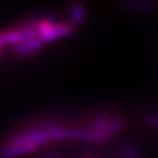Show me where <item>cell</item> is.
Here are the masks:
<instances>
[{
    "label": "cell",
    "instance_id": "7",
    "mask_svg": "<svg viewBox=\"0 0 158 158\" xmlns=\"http://www.w3.org/2000/svg\"><path fill=\"white\" fill-rule=\"evenodd\" d=\"M18 32L20 35V42L35 39L39 36V34H37V22L27 23L24 27L18 29Z\"/></svg>",
    "mask_w": 158,
    "mask_h": 158
},
{
    "label": "cell",
    "instance_id": "5",
    "mask_svg": "<svg viewBox=\"0 0 158 158\" xmlns=\"http://www.w3.org/2000/svg\"><path fill=\"white\" fill-rule=\"evenodd\" d=\"M44 45L42 42V40L39 36L35 39L29 40V41H24V42H20L17 45L12 46V52L15 54L19 55V56H29L31 54H34L39 49H41Z\"/></svg>",
    "mask_w": 158,
    "mask_h": 158
},
{
    "label": "cell",
    "instance_id": "8",
    "mask_svg": "<svg viewBox=\"0 0 158 158\" xmlns=\"http://www.w3.org/2000/svg\"><path fill=\"white\" fill-rule=\"evenodd\" d=\"M20 43V35L18 30H9L0 33V47L11 45L15 46Z\"/></svg>",
    "mask_w": 158,
    "mask_h": 158
},
{
    "label": "cell",
    "instance_id": "3",
    "mask_svg": "<svg viewBox=\"0 0 158 158\" xmlns=\"http://www.w3.org/2000/svg\"><path fill=\"white\" fill-rule=\"evenodd\" d=\"M37 151V146L33 144H7L0 149V158H17L30 155Z\"/></svg>",
    "mask_w": 158,
    "mask_h": 158
},
{
    "label": "cell",
    "instance_id": "9",
    "mask_svg": "<svg viewBox=\"0 0 158 158\" xmlns=\"http://www.w3.org/2000/svg\"><path fill=\"white\" fill-rule=\"evenodd\" d=\"M118 152L123 158H142L141 153L138 149L131 143L123 142L118 145Z\"/></svg>",
    "mask_w": 158,
    "mask_h": 158
},
{
    "label": "cell",
    "instance_id": "13",
    "mask_svg": "<svg viewBox=\"0 0 158 158\" xmlns=\"http://www.w3.org/2000/svg\"><path fill=\"white\" fill-rule=\"evenodd\" d=\"M47 158H60V157H59V156L57 155V154H52V155H49Z\"/></svg>",
    "mask_w": 158,
    "mask_h": 158
},
{
    "label": "cell",
    "instance_id": "1",
    "mask_svg": "<svg viewBox=\"0 0 158 158\" xmlns=\"http://www.w3.org/2000/svg\"><path fill=\"white\" fill-rule=\"evenodd\" d=\"M92 139L94 134L88 128H73L52 125L12 135L8 139V144H33L39 146L53 141L92 142Z\"/></svg>",
    "mask_w": 158,
    "mask_h": 158
},
{
    "label": "cell",
    "instance_id": "2",
    "mask_svg": "<svg viewBox=\"0 0 158 158\" xmlns=\"http://www.w3.org/2000/svg\"><path fill=\"white\" fill-rule=\"evenodd\" d=\"M75 31V27H73L70 23L63 22V23H53V25L51 27V29L45 33L42 36H39L40 39L42 40V42L44 44L53 41H56L58 39L62 37L69 36L70 34H73Z\"/></svg>",
    "mask_w": 158,
    "mask_h": 158
},
{
    "label": "cell",
    "instance_id": "4",
    "mask_svg": "<svg viewBox=\"0 0 158 158\" xmlns=\"http://www.w3.org/2000/svg\"><path fill=\"white\" fill-rule=\"evenodd\" d=\"M124 125H125L124 118H110L109 124L100 132V133L94 134V139H92V142L97 144L104 143V142L108 141L109 138H111L114 134H116L118 132L121 131L122 128L124 127Z\"/></svg>",
    "mask_w": 158,
    "mask_h": 158
},
{
    "label": "cell",
    "instance_id": "11",
    "mask_svg": "<svg viewBox=\"0 0 158 158\" xmlns=\"http://www.w3.org/2000/svg\"><path fill=\"white\" fill-rule=\"evenodd\" d=\"M109 122H110V118H108L106 116H104V115L97 116V118H94V123H92V126H91V128H90V131L92 132V134L100 133V132L108 125Z\"/></svg>",
    "mask_w": 158,
    "mask_h": 158
},
{
    "label": "cell",
    "instance_id": "6",
    "mask_svg": "<svg viewBox=\"0 0 158 158\" xmlns=\"http://www.w3.org/2000/svg\"><path fill=\"white\" fill-rule=\"evenodd\" d=\"M87 18V11L86 8L81 3H75L70 7L69 10V20L70 24L74 27H79L84 24Z\"/></svg>",
    "mask_w": 158,
    "mask_h": 158
},
{
    "label": "cell",
    "instance_id": "10",
    "mask_svg": "<svg viewBox=\"0 0 158 158\" xmlns=\"http://www.w3.org/2000/svg\"><path fill=\"white\" fill-rule=\"evenodd\" d=\"M124 5L127 9L132 10V11L142 13H148L154 9L153 5L147 2V1H128Z\"/></svg>",
    "mask_w": 158,
    "mask_h": 158
},
{
    "label": "cell",
    "instance_id": "12",
    "mask_svg": "<svg viewBox=\"0 0 158 158\" xmlns=\"http://www.w3.org/2000/svg\"><path fill=\"white\" fill-rule=\"evenodd\" d=\"M144 120H145L146 123H148L149 125L158 128V115L157 114L146 113V114H144Z\"/></svg>",
    "mask_w": 158,
    "mask_h": 158
}]
</instances>
